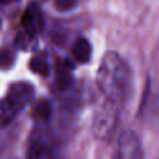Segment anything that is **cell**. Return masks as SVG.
I'll use <instances>...</instances> for the list:
<instances>
[{"label": "cell", "instance_id": "1", "mask_svg": "<svg viewBox=\"0 0 159 159\" xmlns=\"http://www.w3.org/2000/svg\"><path fill=\"white\" fill-rule=\"evenodd\" d=\"M130 84V70L114 51L107 52L97 71V87L106 101L119 104L124 101Z\"/></svg>", "mask_w": 159, "mask_h": 159}, {"label": "cell", "instance_id": "2", "mask_svg": "<svg viewBox=\"0 0 159 159\" xmlns=\"http://www.w3.org/2000/svg\"><path fill=\"white\" fill-rule=\"evenodd\" d=\"M34 88L29 82L20 81L12 83L6 96L0 101V127H6L17 113L31 101Z\"/></svg>", "mask_w": 159, "mask_h": 159}, {"label": "cell", "instance_id": "3", "mask_svg": "<svg viewBox=\"0 0 159 159\" xmlns=\"http://www.w3.org/2000/svg\"><path fill=\"white\" fill-rule=\"evenodd\" d=\"M117 106L106 101V103L97 111L93 119V133L99 139H106L111 137L117 125Z\"/></svg>", "mask_w": 159, "mask_h": 159}, {"label": "cell", "instance_id": "4", "mask_svg": "<svg viewBox=\"0 0 159 159\" xmlns=\"http://www.w3.org/2000/svg\"><path fill=\"white\" fill-rule=\"evenodd\" d=\"M113 159H142V145L133 130H124L117 140Z\"/></svg>", "mask_w": 159, "mask_h": 159}, {"label": "cell", "instance_id": "5", "mask_svg": "<svg viewBox=\"0 0 159 159\" xmlns=\"http://www.w3.org/2000/svg\"><path fill=\"white\" fill-rule=\"evenodd\" d=\"M24 31H26L30 35L37 36L45 27V16L43 12L41 10V7L36 4L32 2L30 4L24 15H22V20H21Z\"/></svg>", "mask_w": 159, "mask_h": 159}, {"label": "cell", "instance_id": "6", "mask_svg": "<svg viewBox=\"0 0 159 159\" xmlns=\"http://www.w3.org/2000/svg\"><path fill=\"white\" fill-rule=\"evenodd\" d=\"M73 83L72 66L66 60H57L55 65V86L60 91L68 89Z\"/></svg>", "mask_w": 159, "mask_h": 159}, {"label": "cell", "instance_id": "7", "mask_svg": "<svg viewBox=\"0 0 159 159\" xmlns=\"http://www.w3.org/2000/svg\"><path fill=\"white\" fill-rule=\"evenodd\" d=\"M92 55V46L89 41L84 37H80L75 41L72 46V57L80 63H86L89 61Z\"/></svg>", "mask_w": 159, "mask_h": 159}, {"label": "cell", "instance_id": "8", "mask_svg": "<svg viewBox=\"0 0 159 159\" xmlns=\"http://www.w3.org/2000/svg\"><path fill=\"white\" fill-rule=\"evenodd\" d=\"M29 67L34 73H36L39 76H42V77L48 76V73H50V63H48L46 53L45 52H37L36 55H34L31 57V60H30Z\"/></svg>", "mask_w": 159, "mask_h": 159}, {"label": "cell", "instance_id": "9", "mask_svg": "<svg viewBox=\"0 0 159 159\" xmlns=\"http://www.w3.org/2000/svg\"><path fill=\"white\" fill-rule=\"evenodd\" d=\"M26 158L27 159H52V153L47 144L40 140H34L27 148Z\"/></svg>", "mask_w": 159, "mask_h": 159}, {"label": "cell", "instance_id": "10", "mask_svg": "<svg viewBox=\"0 0 159 159\" xmlns=\"http://www.w3.org/2000/svg\"><path fill=\"white\" fill-rule=\"evenodd\" d=\"M51 113H52L51 104L45 99L36 102L32 108V117L39 123H47L51 118Z\"/></svg>", "mask_w": 159, "mask_h": 159}, {"label": "cell", "instance_id": "11", "mask_svg": "<svg viewBox=\"0 0 159 159\" xmlns=\"http://www.w3.org/2000/svg\"><path fill=\"white\" fill-rule=\"evenodd\" d=\"M16 60V51L9 46L0 48V70L6 71L11 68Z\"/></svg>", "mask_w": 159, "mask_h": 159}, {"label": "cell", "instance_id": "12", "mask_svg": "<svg viewBox=\"0 0 159 159\" xmlns=\"http://www.w3.org/2000/svg\"><path fill=\"white\" fill-rule=\"evenodd\" d=\"M78 0H53L55 9L60 12H68L77 7Z\"/></svg>", "mask_w": 159, "mask_h": 159}, {"label": "cell", "instance_id": "13", "mask_svg": "<svg viewBox=\"0 0 159 159\" xmlns=\"http://www.w3.org/2000/svg\"><path fill=\"white\" fill-rule=\"evenodd\" d=\"M35 37H36V36L30 35V34H27L26 31H24V32H21V34L17 35L16 41H15V42H16V46L20 47V48L26 50V48L30 47V45H31V42L35 40Z\"/></svg>", "mask_w": 159, "mask_h": 159}, {"label": "cell", "instance_id": "14", "mask_svg": "<svg viewBox=\"0 0 159 159\" xmlns=\"http://www.w3.org/2000/svg\"><path fill=\"white\" fill-rule=\"evenodd\" d=\"M17 0H0V5H9V4H12Z\"/></svg>", "mask_w": 159, "mask_h": 159}, {"label": "cell", "instance_id": "15", "mask_svg": "<svg viewBox=\"0 0 159 159\" xmlns=\"http://www.w3.org/2000/svg\"><path fill=\"white\" fill-rule=\"evenodd\" d=\"M1 27H2V19L0 17V31H1Z\"/></svg>", "mask_w": 159, "mask_h": 159}]
</instances>
